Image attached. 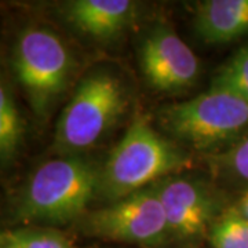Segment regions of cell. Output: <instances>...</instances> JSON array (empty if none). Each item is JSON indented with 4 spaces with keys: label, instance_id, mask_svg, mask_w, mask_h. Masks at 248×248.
Returning <instances> with one entry per match:
<instances>
[{
    "label": "cell",
    "instance_id": "obj_17",
    "mask_svg": "<svg viewBox=\"0 0 248 248\" xmlns=\"http://www.w3.org/2000/svg\"><path fill=\"white\" fill-rule=\"evenodd\" d=\"M237 210H239V213L244 217V218H247L248 219V190L243 195V197L240 199L239 205H237Z\"/></svg>",
    "mask_w": 248,
    "mask_h": 248
},
{
    "label": "cell",
    "instance_id": "obj_1",
    "mask_svg": "<svg viewBox=\"0 0 248 248\" xmlns=\"http://www.w3.org/2000/svg\"><path fill=\"white\" fill-rule=\"evenodd\" d=\"M101 189V170L80 156L42 164L21 192L16 218L24 222L63 225L83 218Z\"/></svg>",
    "mask_w": 248,
    "mask_h": 248
},
{
    "label": "cell",
    "instance_id": "obj_2",
    "mask_svg": "<svg viewBox=\"0 0 248 248\" xmlns=\"http://www.w3.org/2000/svg\"><path fill=\"white\" fill-rule=\"evenodd\" d=\"M190 167L192 157L186 152L145 119L135 117L101 170L99 193L116 202Z\"/></svg>",
    "mask_w": 248,
    "mask_h": 248
},
{
    "label": "cell",
    "instance_id": "obj_16",
    "mask_svg": "<svg viewBox=\"0 0 248 248\" xmlns=\"http://www.w3.org/2000/svg\"><path fill=\"white\" fill-rule=\"evenodd\" d=\"M1 248H22V246L18 243L17 240L13 237L11 233H6L3 234V239H1Z\"/></svg>",
    "mask_w": 248,
    "mask_h": 248
},
{
    "label": "cell",
    "instance_id": "obj_13",
    "mask_svg": "<svg viewBox=\"0 0 248 248\" xmlns=\"http://www.w3.org/2000/svg\"><path fill=\"white\" fill-rule=\"evenodd\" d=\"M213 86L225 87L248 102V46L240 48L215 76Z\"/></svg>",
    "mask_w": 248,
    "mask_h": 248
},
{
    "label": "cell",
    "instance_id": "obj_14",
    "mask_svg": "<svg viewBox=\"0 0 248 248\" xmlns=\"http://www.w3.org/2000/svg\"><path fill=\"white\" fill-rule=\"evenodd\" d=\"M22 248H73L72 243L60 232L48 229L10 232Z\"/></svg>",
    "mask_w": 248,
    "mask_h": 248
},
{
    "label": "cell",
    "instance_id": "obj_11",
    "mask_svg": "<svg viewBox=\"0 0 248 248\" xmlns=\"http://www.w3.org/2000/svg\"><path fill=\"white\" fill-rule=\"evenodd\" d=\"M24 124L9 89L0 87V155L3 163L14 157L22 141Z\"/></svg>",
    "mask_w": 248,
    "mask_h": 248
},
{
    "label": "cell",
    "instance_id": "obj_10",
    "mask_svg": "<svg viewBox=\"0 0 248 248\" xmlns=\"http://www.w3.org/2000/svg\"><path fill=\"white\" fill-rule=\"evenodd\" d=\"M196 33L204 43H229L248 33V0H205L196 7Z\"/></svg>",
    "mask_w": 248,
    "mask_h": 248
},
{
    "label": "cell",
    "instance_id": "obj_12",
    "mask_svg": "<svg viewBox=\"0 0 248 248\" xmlns=\"http://www.w3.org/2000/svg\"><path fill=\"white\" fill-rule=\"evenodd\" d=\"M208 237L213 248H248V219L229 208L215 219Z\"/></svg>",
    "mask_w": 248,
    "mask_h": 248
},
{
    "label": "cell",
    "instance_id": "obj_9",
    "mask_svg": "<svg viewBox=\"0 0 248 248\" xmlns=\"http://www.w3.org/2000/svg\"><path fill=\"white\" fill-rule=\"evenodd\" d=\"M135 9L130 0H73L65 6V18L80 33L109 40L131 25Z\"/></svg>",
    "mask_w": 248,
    "mask_h": 248
},
{
    "label": "cell",
    "instance_id": "obj_15",
    "mask_svg": "<svg viewBox=\"0 0 248 248\" xmlns=\"http://www.w3.org/2000/svg\"><path fill=\"white\" fill-rule=\"evenodd\" d=\"M218 160L228 166L234 175L248 181V137L239 142L231 152L219 156Z\"/></svg>",
    "mask_w": 248,
    "mask_h": 248
},
{
    "label": "cell",
    "instance_id": "obj_4",
    "mask_svg": "<svg viewBox=\"0 0 248 248\" xmlns=\"http://www.w3.org/2000/svg\"><path fill=\"white\" fill-rule=\"evenodd\" d=\"M163 128L196 149L217 148L232 141L248 125V102L219 86L195 98L161 109Z\"/></svg>",
    "mask_w": 248,
    "mask_h": 248
},
{
    "label": "cell",
    "instance_id": "obj_3",
    "mask_svg": "<svg viewBox=\"0 0 248 248\" xmlns=\"http://www.w3.org/2000/svg\"><path fill=\"white\" fill-rule=\"evenodd\" d=\"M123 81L108 71L81 80L63 108L55 128V148L65 156H78L94 146L127 108Z\"/></svg>",
    "mask_w": 248,
    "mask_h": 248
},
{
    "label": "cell",
    "instance_id": "obj_8",
    "mask_svg": "<svg viewBox=\"0 0 248 248\" xmlns=\"http://www.w3.org/2000/svg\"><path fill=\"white\" fill-rule=\"evenodd\" d=\"M164 210L169 231L192 239L210 232L219 217V204L203 185L185 178H172L155 186Z\"/></svg>",
    "mask_w": 248,
    "mask_h": 248
},
{
    "label": "cell",
    "instance_id": "obj_6",
    "mask_svg": "<svg viewBox=\"0 0 248 248\" xmlns=\"http://www.w3.org/2000/svg\"><path fill=\"white\" fill-rule=\"evenodd\" d=\"M81 226L101 239L141 246H157L170 232L156 187L142 189L90 211L81 218Z\"/></svg>",
    "mask_w": 248,
    "mask_h": 248
},
{
    "label": "cell",
    "instance_id": "obj_7",
    "mask_svg": "<svg viewBox=\"0 0 248 248\" xmlns=\"http://www.w3.org/2000/svg\"><path fill=\"white\" fill-rule=\"evenodd\" d=\"M140 63L148 84L159 91L192 87L200 73L193 50L167 27H159L143 39Z\"/></svg>",
    "mask_w": 248,
    "mask_h": 248
},
{
    "label": "cell",
    "instance_id": "obj_5",
    "mask_svg": "<svg viewBox=\"0 0 248 248\" xmlns=\"http://www.w3.org/2000/svg\"><path fill=\"white\" fill-rule=\"evenodd\" d=\"M13 68L37 116H43L71 79L73 58L60 36L43 27H28L18 36Z\"/></svg>",
    "mask_w": 248,
    "mask_h": 248
}]
</instances>
